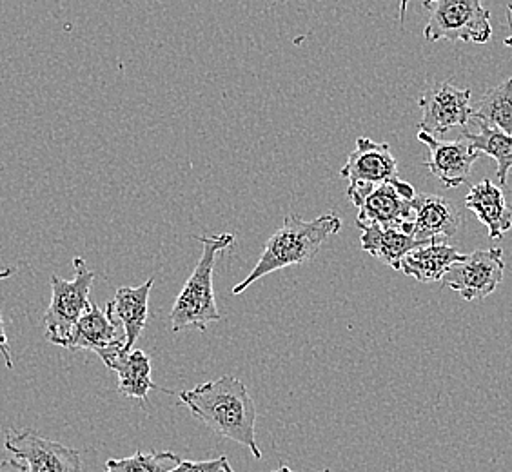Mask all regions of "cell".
Here are the masks:
<instances>
[{
    "mask_svg": "<svg viewBox=\"0 0 512 472\" xmlns=\"http://www.w3.org/2000/svg\"><path fill=\"white\" fill-rule=\"evenodd\" d=\"M418 106L422 109L418 129L429 135H442L453 128L465 129L473 120L471 89L456 88L449 82L427 89L418 100Z\"/></svg>",
    "mask_w": 512,
    "mask_h": 472,
    "instance_id": "9c48e42d",
    "label": "cell"
},
{
    "mask_svg": "<svg viewBox=\"0 0 512 472\" xmlns=\"http://www.w3.org/2000/svg\"><path fill=\"white\" fill-rule=\"evenodd\" d=\"M505 275L502 247L474 251L449 267L442 286L460 293L463 300L474 302L493 295Z\"/></svg>",
    "mask_w": 512,
    "mask_h": 472,
    "instance_id": "52a82bcc",
    "label": "cell"
},
{
    "mask_svg": "<svg viewBox=\"0 0 512 472\" xmlns=\"http://www.w3.org/2000/svg\"><path fill=\"white\" fill-rule=\"evenodd\" d=\"M226 462V456H220V458H215V460H206V462L180 460L177 463V467H173L169 472H224V463Z\"/></svg>",
    "mask_w": 512,
    "mask_h": 472,
    "instance_id": "7402d4cb",
    "label": "cell"
},
{
    "mask_svg": "<svg viewBox=\"0 0 512 472\" xmlns=\"http://www.w3.org/2000/svg\"><path fill=\"white\" fill-rule=\"evenodd\" d=\"M4 445L26 463L30 472H82V458L77 449L42 438L31 429L10 431Z\"/></svg>",
    "mask_w": 512,
    "mask_h": 472,
    "instance_id": "30bf717a",
    "label": "cell"
},
{
    "mask_svg": "<svg viewBox=\"0 0 512 472\" xmlns=\"http://www.w3.org/2000/svg\"><path fill=\"white\" fill-rule=\"evenodd\" d=\"M342 222L335 213H325L315 220H302L298 215H287L284 226L267 240L264 253L249 275L235 286L233 295H242L247 287L262 276L286 267L300 266L313 260L329 236L340 233Z\"/></svg>",
    "mask_w": 512,
    "mask_h": 472,
    "instance_id": "7a4b0ae2",
    "label": "cell"
},
{
    "mask_svg": "<svg viewBox=\"0 0 512 472\" xmlns=\"http://www.w3.org/2000/svg\"><path fill=\"white\" fill-rule=\"evenodd\" d=\"M424 8L429 11L427 42L485 44L493 37L491 11L483 8V0H424Z\"/></svg>",
    "mask_w": 512,
    "mask_h": 472,
    "instance_id": "5b68a950",
    "label": "cell"
},
{
    "mask_svg": "<svg viewBox=\"0 0 512 472\" xmlns=\"http://www.w3.org/2000/svg\"><path fill=\"white\" fill-rule=\"evenodd\" d=\"M507 22H509V26H511L512 30V4L507 6ZM503 44H505L507 48H512V35L511 37H507V39L503 40Z\"/></svg>",
    "mask_w": 512,
    "mask_h": 472,
    "instance_id": "d4e9b609",
    "label": "cell"
},
{
    "mask_svg": "<svg viewBox=\"0 0 512 472\" xmlns=\"http://www.w3.org/2000/svg\"><path fill=\"white\" fill-rule=\"evenodd\" d=\"M340 177L347 178L349 184H380L396 180L400 175L389 144L360 137L356 140L355 151L340 169Z\"/></svg>",
    "mask_w": 512,
    "mask_h": 472,
    "instance_id": "7c38bea8",
    "label": "cell"
},
{
    "mask_svg": "<svg viewBox=\"0 0 512 472\" xmlns=\"http://www.w3.org/2000/svg\"><path fill=\"white\" fill-rule=\"evenodd\" d=\"M68 349H86L100 356V360L109 365L113 364L120 354L126 353V335L119 320L113 315V311L106 305V309H100L99 305H88L84 315L73 327V333L69 338Z\"/></svg>",
    "mask_w": 512,
    "mask_h": 472,
    "instance_id": "ba28073f",
    "label": "cell"
},
{
    "mask_svg": "<svg viewBox=\"0 0 512 472\" xmlns=\"http://www.w3.org/2000/svg\"><path fill=\"white\" fill-rule=\"evenodd\" d=\"M155 280L149 278L138 287H119L108 307L119 320L126 335V351H131L142 335L149 313V295Z\"/></svg>",
    "mask_w": 512,
    "mask_h": 472,
    "instance_id": "9a60e30c",
    "label": "cell"
},
{
    "mask_svg": "<svg viewBox=\"0 0 512 472\" xmlns=\"http://www.w3.org/2000/svg\"><path fill=\"white\" fill-rule=\"evenodd\" d=\"M0 354H2L4 362H6V367H8V369H13V365L15 364H13L10 342H8V335H6V327H4V318H2V313H0Z\"/></svg>",
    "mask_w": 512,
    "mask_h": 472,
    "instance_id": "603a6c76",
    "label": "cell"
},
{
    "mask_svg": "<svg viewBox=\"0 0 512 472\" xmlns=\"http://www.w3.org/2000/svg\"><path fill=\"white\" fill-rule=\"evenodd\" d=\"M414 187L396 178L380 184H349L347 197L358 207L356 227L382 226L402 229L411 235L413 231Z\"/></svg>",
    "mask_w": 512,
    "mask_h": 472,
    "instance_id": "277c9868",
    "label": "cell"
},
{
    "mask_svg": "<svg viewBox=\"0 0 512 472\" xmlns=\"http://www.w3.org/2000/svg\"><path fill=\"white\" fill-rule=\"evenodd\" d=\"M0 472H30L26 463L20 460H2L0 462Z\"/></svg>",
    "mask_w": 512,
    "mask_h": 472,
    "instance_id": "cb8c5ba5",
    "label": "cell"
},
{
    "mask_svg": "<svg viewBox=\"0 0 512 472\" xmlns=\"http://www.w3.org/2000/svg\"><path fill=\"white\" fill-rule=\"evenodd\" d=\"M407 4H409V0H400V22H402V26H404V22H405V13H407Z\"/></svg>",
    "mask_w": 512,
    "mask_h": 472,
    "instance_id": "484cf974",
    "label": "cell"
},
{
    "mask_svg": "<svg viewBox=\"0 0 512 472\" xmlns=\"http://www.w3.org/2000/svg\"><path fill=\"white\" fill-rule=\"evenodd\" d=\"M111 371L119 374V391L126 398L148 400L149 391L158 389L151 380V360L148 354L140 349H131L120 354L119 358L109 365Z\"/></svg>",
    "mask_w": 512,
    "mask_h": 472,
    "instance_id": "ac0fdd59",
    "label": "cell"
},
{
    "mask_svg": "<svg viewBox=\"0 0 512 472\" xmlns=\"http://www.w3.org/2000/svg\"><path fill=\"white\" fill-rule=\"evenodd\" d=\"M473 118L512 135V77L483 95Z\"/></svg>",
    "mask_w": 512,
    "mask_h": 472,
    "instance_id": "ffe728a7",
    "label": "cell"
},
{
    "mask_svg": "<svg viewBox=\"0 0 512 472\" xmlns=\"http://www.w3.org/2000/svg\"><path fill=\"white\" fill-rule=\"evenodd\" d=\"M465 207L487 227L491 240H500L512 229V209L505 200L502 186H496L489 178L471 187L465 197Z\"/></svg>",
    "mask_w": 512,
    "mask_h": 472,
    "instance_id": "5bb4252c",
    "label": "cell"
},
{
    "mask_svg": "<svg viewBox=\"0 0 512 472\" xmlns=\"http://www.w3.org/2000/svg\"><path fill=\"white\" fill-rule=\"evenodd\" d=\"M224 472H235L233 469H231V465H229V462L224 463Z\"/></svg>",
    "mask_w": 512,
    "mask_h": 472,
    "instance_id": "f1b7e54d",
    "label": "cell"
},
{
    "mask_svg": "<svg viewBox=\"0 0 512 472\" xmlns=\"http://www.w3.org/2000/svg\"><path fill=\"white\" fill-rule=\"evenodd\" d=\"M474 124L478 126V133L463 131V137L471 140L474 149L480 151L487 157H493L496 160V177L500 186H507V175L512 169V135L505 133L502 129L493 128L485 124L482 120L473 118Z\"/></svg>",
    "mask_w": 512,
    "mask_h": 472,
    "instance_id": "d6986e66",
    "label": "cell"
},
{
    "mask_svg": "<svg viewBox=\"0 0 512 472\" xmlns=\"http://www.w3.org/2000/svg\"><path fill=\"white\" fill-rule=\"evenodd\" d=\"M75 278L62 280L60 276H51V304L44 315L46 338L51 344L68 349L73 327L80 316L88 309L89 291L95 282V273L89 269L84 258H73Z\"/></svg>",
    "mask_w": 512,
    "mask_h": 472,
    "instance_id": "8992f818",
    "label": "cell"
},
{
    "mask_svg": "<svg viewBox=\"0 0 512 472\" xmlns=\"http://www.w3.org/2000/svg\"><path fill=\"white\" fill-rule=\"evenodd\" d=\"M197 240L202 244V256L171 309L169 322L173 333L184 331L188 327H195L200 333H206L207 325L222 318L213 293V269L218 253L233 246L235 236L222 233L217 236H197Z\"/></svg>",
    "mask_w": 512,
    "mask_h": 472,
    "instance_id": "3957f363",
    "label": "cell"
},
{
    "mask_svg": "<svg viewBox=\"0 0 512 472\" xmlns=\"http://www.w3.org/2000/svg\"><path fill=\"white\" fill-rule=\"evenodd\" d=\"M275 472H295V471H291V469H289V467H287V465H282V467H278V469H276ZM320 472H331V471H329V469H324V471H320Z\"/></svg>",
    "mask_w": 512,
    "mask_h": 472,
    "instance_id": "83f0119b",
    "label": "cell"
},
{
    "mask_svg": "<svg viewBox=\"0 0 512 472\" xmlns=\"http://www.w3.org/2000/svg\"><path fill=\"white\" fill-rule=\"evenodd\" d=\"M418 140L424 142L431 153V157L425 162V168L447 189L465 184L469 180L474 162L482 155L474 149L471 140L465 137L458 140H440L425 131H418Z\"/></svg>",
    "mask_w": 512,
    "mask_h": 472,
    "instance_id": "8fae6325",
    "label": "cell"
},
{
    "mask_svg": "<svg viewBox=\"0 0 512 472\" xmlns=\"http://www.w3.org/2000/svg\"><path fill=\"white\" fill-rule=\"evenodd\" d=\"M13 273H15L13 269H2V271H0V280H6V278H10Z\"/></svg>",
    "mask_w": 512,
    "mask_h": 472,
    "instance_id": "4316f807",
    "label": "cell"
},
{
    "mask_svg": "<svg viewBox=\"0 0 512 472\" xmlns=\"http://www.w3.org/2000/svg\"><path fill=\"white\" fill-rule=\"evenodd\" d=\"M178 400L193 416L227 440L247 447L256 460L262 451L256 443V407L246 385L235 376H220L218 380L198 385L191 391L178 393Z\"/></svg>",
    "mask_w": 512,
    "mask_h": 472,
    "instance_id": "6da1fadb",
    "label": "cell"
},
{
    "mask_svg": "<svg viewBox=\"0 0 512 472\" xmlns=\"http://www.w3.org/2000/svg\"><path fill=\"white\" fill-rule=\"evenodd\" d=\"M413 206L411 235L422 242H442L456 235L462 227V215L454 202L438 195L416 193Z\"/></svg>",
    "mask_w": 512,
    "mask_h": 472,
    "instance_id": "4fadbf2b",
    "label": "cell"
},
{
    "mask_svg": "<svg viewBox=\"0 0 512 472\" xmlns=\"http://www.w3.org/2000/svg\"><path fill=\"white\" fill-rule=\"evenodd\" d=\"M463 258L465 255L458 253L453 246H447L445 242H431L407 253L400 264V271L424 284L442 282L449 267Z\"/></svg>",
    "mask_w": 512,
    "mask_h": 472,
    "instance_id": "2e32d148",
    "label": "cell"
},
{
    "mask_svg": "<svg viewBox=\"0 0 512 472\" xmlns=\"http://www.w3.org/2000/svg\"><path fill=\"white\" fill-rule=\"evenodd\" d=\"M180 456L173 453H140L122 460H108L104 472H169L177 467Z\"/></svg>",
    "mask_w": 512,
    "mask_h": 472,
    "instance_id": "44dd1931",
    "label": "cell"
},
{
    "mask_svg": "<svg viewBox=\"0 0 512 472\" xmlns=\"http://www.w3.org/2000/svg\"><path fill=\"white\" fill-rule=\"evenodd\" d=\"M425 244H431V242L416 240L413 235L394 227H365L360 236V246L365 253L382 260L385 266H391L396 271H400V264L407 253Z\"/></svg>",
    "mask_w": 512,
    "mask_h": 472,
    "instance_id": "e0dca14e",
    "label": "cell"
}]
</instances>
